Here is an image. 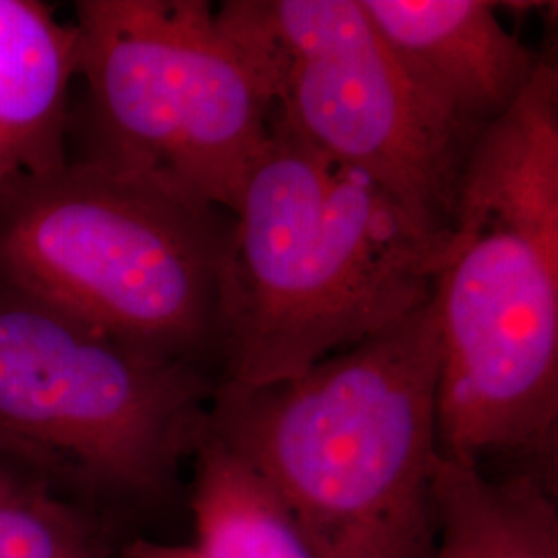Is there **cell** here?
<instances>
[{
    "label": "cell",
    "mask_w": 558,
    "mask_h": 558,
    "mask_svg": "<svg viewBox=\"0 0 558 558\" xmlns=\"http://www.w3.org/2000/svg\"><path fill=\"white\" fill-rule=\"evenodd\" d=\"M449 239L271 110L221 278L220 383L292 379L405 319L433 299Z\"/></svg>",
    "instance_id": "6da1fadb"
},
{
    "label": "cell",
    "mask_w": 558,
    "mask_h": 558,
    "mask_svg": "<svg viewBox=\"0 0 558 558\" xmlns=\"http://www.w3.org/2000/svg\"><path fill=\"white\" fill-rule=\"evenodd\" d=\"M433 299L292 379L218 383L207 428L294 519L319 558H430L437 539Z\"/></svg>",
    "instance_id": "7a4b0ae2"
},
{
    "label": "cell",
    "mask_w": 558,
    "mask_h": 558,
    "mask_svg": "<svg viewBox=\"0 0 558 558\" xmlns=\"http://www.w3.org/2000/svg\"><path fill=\"white\" fill-rule=\"evenodd\" d=\"M433 302L440 456L557 484L555 129L505 119L472 143Z\"/></svg>",
    "instance_id": "3957f363"
},
{
    "label": "cell",
    "mask_w": 558,
    "mask_h": 558,
    "mask_svg": "<svg viewBox=\"0 0 558 558\" xmlns=\"http://www.w3.org/2000/svg\"><path fill=\"white\" fill-rule=\"evenodd\" d=\"M232 228L230 211L69 158L0 191V286L147 352L207 366L218 360Z\"/></svg>",
    "instance_id": "277c9868"
},
{
    "label": "cell",
    "mask_w": 558,
    "mask_h": 558,
    "mask_svg": "<svg viewBox=\"0 0 558 558\" xmlns=\"http://www.w3.org/2000/svg\"><path fill=\"white\" fill-rule=\"evenodd\" d=\"M218 383L0 286V449L112 519L177 493Z\"/></svg>",
    "instance_id": "5b68a950"
},
{
    "label": "cell",
    "mask_w": 558,
    "mask_h": 558,
    "mask_svg": "<svg viewBox=\"0 0 558 558\" xmlns=\"http://www.w3.org/2000/svg\"><path fill=\"white\" fill-rule=\"evenodd\" d=\"M83 158L234 216L271 101L205 0H80Z\"/></svg>",
    "instance_id": "8992f818"
},
{
    "label": "cell",
    "mask_w": 558,
    "mask_h": 558,
    "mask_svg": "<svg viewBox=\"0 0 558 558\" xmlns=\"http://www.w3.org/2000/svg\"><path fill=\"white\" fill-rule=\"evenodd\" d=\"M216 23L294 133L451 236L472 140L420 94L360 0H228Z\"/></svg>",
    "instance_id": "52a82bcc"
},
{
    "label": "cell",
    "mask_w": 558,
    "mask_h": 558,
    "mask_svg": "<svg viewBox=\"0 0 558 558\" xmlns=\"http://www.w3.org/2000/svg\"><path fill=\"white\" fill-rule=\"evenodd\" d=\"M399 66L468 140L525 92L538 59L484 0H360Z\"/></svg>",
    "instance_id": "ba28073f"
},
{
    "label": "cell",
    "mask_w": 558,
    "mask_h": 558,
    "mask_svg": "<svg viewBox=\"0 0 558 558\" xmlns=\"http://www.w3.org/2000/svg\"><path fill=\"white\" fill-rule=\"evenodd\" d=\"M81 40L38 0H0V191L62 166Z\"/></svg>",
    "instance_id": "9c48e42d"
},
{
    "label": "cell",
    "mask_w": 558,
    "mask_h": 558,
    "mask_svg": "<svg viewBox=\"0 0 558 558\" xmlns=\"http://www.w3.org/2000/svg\"><path fill=\"white\" fill-rule=\"evenodd\" d=\"M430 558H558L557 484L439 459Z\"/></svg>",
    "instance_id": "30bf717a"
},
{
    "label": "cell",
    "mask_w": 558,
    "mask_h": 558,
    "mask_svg": "<svg viewBox=\"0 0 558 558\" xmlns=\"http://www.w3.org/2000/svg\"><path fill=\"white\" fill-rule=\"evenodd\" d=\"M191 463L195 557L319 558L269 488L209 428Z\"/></svg>",
    "instance_id": "8fae6325"
},
{
    "label": "cell",
    "mask_w": 558,
    "mask_h": 558,
    "mask_svg": "<svg viewBox=\"0 0 558 558\" xmlns=\"http://www.w3.org/2000/svg\"><path fill=\"white\" fill-rule=\"evenodd\" d=\"M114 519L29 482L0 499V558H117Z\"/></svg>",
    "instance_id": "7c38bea8"
},
{
    "label": "cell",
    "mask_w": 558,
    "mask_h": 558,
    "mask_svg": "<svg viewBox=\"0 0 558 558\" xmlns=\"http://www.w3.org/2000/svg\"><path fill=\"white\" fill-rule=\"evenodd\" d=\"M117 558H197L191 544H168L158 539L135 538L122 542Z\"/></svg>",
    "instance_id": "4fadbf2b"
},
{
    "label": "cell",
    "mask_w": 558,
    "mask_h": 558,
    "mask_svg": "<svg viewBox=\"0 0 558 558\" xmlns=\"http://www.w3.org/2000/svg\"><path fill=\"white\" fill-rule=\"evenodd\" d=\"M29 482H44L38 478L32 470H27L21 461L11 458L7 451L0 449V499L11 495L13 490H17L21 486L29 484ZM46 484V482H44Z\"/></svg>",
    "instance_id": "5bb4252c"
}]
</instances>
